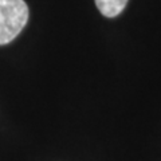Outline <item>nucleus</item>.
<instances>
[{"instance_id": "nucleus-1", "label": "nucleus", "mask_w": 161, "mask_h": 161, "mask_svg": "<svg viewBox=\"0 0 161 161\" xmlns=\"http://www.w3.org/2000/svg\"><path fill=\"white\" fill-rule=\"evenodd\" d=\"M28 15L24 0H0V46L12 42L22 32Z\"/></svg>"}, {"instance_id": "nucleus-2", "label": "nucleus", "mask_w": 161, "mask_h": 161, "mask_svg": "<svg viewBox=\"0 0 161 161\" xmlns=\"http://www.w3.org/2000/svg\"><path fill=\"white\" fill-rule=\"evenodd\" d=\"M99 12L106 18H115L124 11L128 0H95Z\"/></svg>"}]
</instances>
